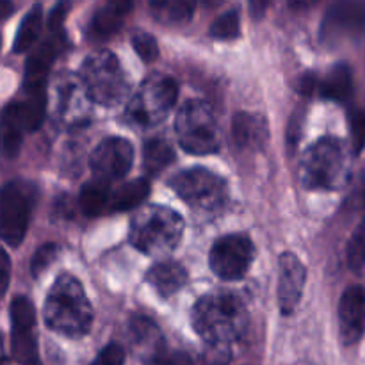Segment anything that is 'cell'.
Returning <instances> with one entry per match:
<instances>
[{
	"label": "cell",
	"instance_id": "1f68e13d",
	"mask_svg": "<svg viewBox=\"0 0 365 365\" xmlns=\"http://www.w3.org/2000/svg\"><path fill=\"white\" fill-rule=\"evenodd\" d=\"M57 253H59V248H57L56 242H46V245H41L38 250H36L34 257L31 260V273L32 277L38 278L50 264L56 260Z\"/></svg>",
	"mask_w": 365,
	"mask_h": 365
},
{
	"label": "cell",
	"instance_id": "836d02e7",
	"mask_svg": "<svg viewBox=\"0 0 365 365\" xmlns=\"http://www.w3.org/2000/svg\"><path fill=\"white\" fill-rule=\"evenodd\" d=\"M89 365H125L123 346L116 344V342L103 346L98 355H96V359Z\"/></svg>",
	"mask_w": 365,
	"mask_h": 365
},
{
	"label": "cell",
	"instance_id": "d6986e66",
	"mask_svg": "<svg viewBox=\"0 0 365 365\" xmlns=\"http://www.w3.org/2000/svg\"><path fill=\"white\" fill-rule=\"evenodd\" d=\"M232 135L241 148L257 150L266 145L269 132L262 118L248 113H237L232 121Z\"/></svg>",
	"mask_w": 365,
	"mask_h": 365
},
{
	"label": "cell",
	"instance_id": "e0dca14e",
	"mask_svg": "<svg viewBox=\"0 0 365 365\" xmlns=\"http://www.w3.org/2000/svg\"><path fill=\"white\" fill-rule=\"evenodd\" d=\"M134 9L132 2H109L100 7L89 21L88 34L93 39H106L120 31L125 16Z\"/></svg>",
	"mask_w": 365,
	"mask_h": 365
},
{
	"label": "cell",
	"instance_id": "30bf717a",
	"mask_svg": "<svg viewBox=\"0 0 365 365\" xmlns=\"http://www.w3.org/2000/svg\"><path fill=\"white\" fill-rule=\"evenodd\" d=\"M178 96L175 78L168 75H153L148 78L130 106V114L139 123L160 120L173 107Z\"/></svg>",
	"mask_w": 365,
	"mask_h": 365
},
{
	"label": "cell",
	"instance_id": "8992f818",
	"mask_svg": "<svg viewBox=\"0 0 365 365\" xmlns=\"http://www.w3.org/2000/svg\"><path fill=\"white\" fill-rule=\"evenodd\" d=\"M81 75L89 96L95 102L110 106L123 98L127 82L121 73L116 56H113L110 52L93 53L82 66Z\"/></svg>",
	"mask_w": 365,
	"mask_h": 365
},
{
	"label": "cell",
	"instance_id": "ac0fdd59",
	"mask_svg": "<svg viewBox=\"0 0 365 365\" xmlns=\"http://www.w3.org/2000/svg\"><path fill=\"white\" fill-rule=\"evenodd\" d=\"M187 280V271L173 260H164L152 266L146 273V282L159 292L163 298L175 294L184 287Z\"/></svg>",
	"mask_w": 365,
	"mask_h": 365
},
{
	"label": "cell",
	"instance_id": "74e56055",
	"mask_svg": "<svg viewBox=\"0 0 365 365\" xmlns=\"http://www.w3.org/2000/svg\"><path fill=\"white\" fill-rule=\"evenodd\" d=\"M2 267H0V274H2V278H0V287H2V294H6L7 287H9V257H7L6 252H2Z\"/></svg>",
	"mask_w": 365,
	"mask_h": 365
},
{
	"label": "cell",
	"instance_id": "8d00e7d4",
	"mask_svg": "<svg viewBox=\"0 0 365 365\" xmlns=\"http://www.w3.org/2000/svg\"><path fill=\"white\" fill-rule=\"evenodd\" d=\"M317 84H319V77L314 73H307L299 81V91L303 95H314V93H317Z\"/></svg>",
	"mask_w": 365,
	"mask_h": 365
},
{
	"label": "cell",
	"instance_id": "9c48e42d",
	"mask_svg": "<svg viewBox=\"0 0 365 365\" xmlns=\"http://www.w3.org/2000/svg\"><path fill=\"white\" fill-rule=\"evenodd\" d=\"M255 248L246 234H230L217 239L210 248V269L221 280H241L253 262Z\"/></svg>",
	"mask_w": 365,
	"mask_h": 365
},
{
	"label": "cell",
	"instance_id": "5bb4252c",
	"mask_svg": "<svg viewBox=\"0 0 365 365\" xmlns=\"http://www.w3.org/2000/svg\"><path fill=\"white\" fill-rule=\"evenodd\" d=\"M341 339L346 346H353L365 334V289L351 285L341 296L339 303Z\"/></svg>",
	"mask_w": 365,
	"mask_h": 365
},
{
	"label": "cell",
	"instance_id": "ffe728a7",
	"mask_svg": "<svg viewBox=\"0 0 365 365\" xmlns=\"http://www.w3.org/2000/svg\"><path fill=\"white\" fill-rule=\"evenodd\" d=\"M24 121H21L20 102H9L4 107L2 113V141L4 153L7 157H16L21 146V135H24Z\"/></svg>",
	"mask_w": 365,
	"mask_h": 365
},
{
	"label": "cell",
	"instance_id": "603a6c76",
	"mask_svg": "<svg viewBox=\"0 0 365 365\" xmlns=\"http://www.w3.org/2000/svg\"><path fill=\"white\" fill-rule=\"evenodd\" d=\"M11 353L20 365H41L34 330H11Z\"/></svg>",
	"mask_w": 365,
	"mask_h": 365
},
{
	"label": "cell",
	"instance_id": "83f0119b",
	"mask_svg": "<svg viewBox=\"0 0 365 365\" xmlns=\"http://www.w3.org/2000/svg\"><path fill=\"white\" fill-rule=\"evenodd\" d=\"M209 34L216 39H223V41H230V39L239 38V34H241V20H239L237 11L230 9L221 13L210 24Z\"/></svg>",
	"mask_w": 365,
	"mask_h": 365
},
{
	"label": "cell",
	"instance_id": "4316f807",
	"mask_svg": "<svg viewBox=\"0 0 365 365\" xmlns=\"http://www.w3.org/2000/svg\"><path fill=\"white\" fill-rule=\"evenodd\" d=\"M11 330H34L36 310L34 305L25 296H16L9 305Z\"/></svg>",
	"mask_w": 365,
	"mask_h": 365
},
{
	"label": "cell",
	"instance_id": "d4e9b609",
	"mask_svg": "<svg viewBox=\"0 0 365 365\" xmlns=\"http://www.w3.org/2000/svg\"><path fill=\"white\" fill-rule=\"evenodd\" d=\"M143 152H145V170L150 175H159L173 163V148L164 139H148Z\"/></svg>",
	"mask_w": 365,
	"mask_h": 365
},
{
	"label": "cell",
	"instance_id": "7402d4cb",
	"mask_svg": "<svg viewBox=\"0 0 365 365\" xmlns=\"http://www.w3.org/2000/svg\"><path fill=\"white\" fill-rule=\"evenodd\" d=\"M43 27V9L39 4L32 6L24 16V20L18 25V32L13 39V52L24 53L34 46L38 41L39 34H41Z\"/></svg>",
	"mask_w": 365,
	"mask_h": 365
},
{
	"label": "cell",
	"instance_id": "f546056e",
	"mask_svg": "<svg viewBox=\"0 0 365 365\" xmlns=\"http://www.w3.org/2000/svg\"><path fill=\"white\" fill-rule=\"evenodd\" d=\"M348 264L353 271L365 267V220L353 232L348 242Z\"/></svg>",
	"mask_w": 365,
	"mask_h": 365
},
{
	"label": "cell",
	"instance_id": "4dcf8cb0",
	"mask_svg": "<svg viewBox=\"0 0 365 365\" xmlns=\"http://www.w3.org/2000/svg\"><path fill=\"white\" fill-rule=\"evenodd\" d=\"M132 46H134L135 53L145 63H153L159 57V45H157L155 38L152 34H148V32H135L132 36Z\"/></svg>",
	"mask_w": 365,
	"mask_h": 365
},
{
	"label": "cell",
	"instance_id": "277c9868",
	"mask_svg": "<svg viewBox=\"0 0 365 365\" xmlns=\"http://www.w3.org/2000/svg\"><path fill=\"white\" fill-rule=\"evenodd\" d=\"M170 185L187 205L207 212L220 210L228 200L227 182L205 168L178 171Z\"/></svg>",
	"mask_w": 365,
	"mask_h": 365
},
{
	"label": "cell",
	"instance_id": "e575fe53",
	"mask_svg": "<svg viewBox=\"0 0 365 365\" xmlns=\"http://www.w3.org/2000/svg\"><path fill=\"white\" fill-rule=\"evenodd\" d=\"M228 362H230V351L227 349V346L210 344L209 351L202 359V365H227Z\"/></svg>",
	"mask_w": 365,
	"mask_h": 365
},
{
	"label": "cell",
	"instance_id": "52a82bcc",
	"mask_svg": "<svg viewBox=\"0 0 365 365\" xmlns=\"http://www.w3.org/2000/svg\"><path fill=\"white\" fill-rule=\"evenodd\" d=\"M342 148L337 139H319L310 146L302 159V180L310 189H334L335 182L341 178Z\"/></svg>",
	"mask_w": 365,
	"mask_h": 365
},
{
	"label": "cell",
	"instance_id": "484cf974",
	"mask_svg": "<svg viewBox=\"0 0 365 365\" xmlns=\"http://www.w3.org/2000/svg\"><path fill=\"white\" fill-rule=\"evenodd\" d=\"M46 110V95L45 91L27 93V98L20 102L21 121L25 130L36 132L43 125Z\"/></svg>",
	"mask_w": 365,
	"mask_h": 365
},
{
	"label": "cell",
	"instance_id": "4fadbf2b",
	"mask_svg": "<svg viewBox=\"0 0 365 365\" xmlns=\"http://www.w3.org/2000/svg\"><path fill=\"white\" fill-rule=\"evenodd\" d=\"M307 271L294 253H282L278 274V303L284 316H291L299 305L305 287Z\"/></svg>",
	"mask_w": 365,
	"mask_h": 365
},
{
	"label": "cell",
	"instance_id": "5b68a950",
	"mask_svg": "<svg viewBox=\"0 0 365 365\" xmlns=\"http://www.w3.org/2000/svg\"><path fill=\"white\" fill-rule=\"evenodd\" d=\"M177 135L185 152L196 155L217 152V127L209 103L200 100L185 103L177 116Z\"/></svg>",
	"mask_w": 365,
	"mask_h": 365
},
{
	"label": "cell",
	"instance_id": "7c38bea8",
	"mask_svg": "<svg viewBox=\"0 0 365 365\" xmlns=\"http://www.w3.org/2000/svg\"><path fill=\"white\" fill-rule=\"evenodd\" d=\"M365 29V4L335 2L328 7L321 21V41L331 45Z\"/></svg>",
	"mask_w": 365,
	"mask_h": 365
},
{
	"label": "cell",
	"instance_id": "7a4b0ae2",
	"mask_svg": "<svg viewBox=\"0 0 365 365\" xmlns=\"http://www.w3.org/2000/svg\"><path fill=\"white\" fill-rule=\"evenodd\" d=\"M192 324L196 334L202 335L209 344L227 346L245 331V307L232 294L207 296L196 303Z\"/></svg>",
	"mask_w": 365,
	"mask_h": 365
},
{
	"label": "cell",
	"instance_id": "f1b7e54d",
	"mask_svg": "<svg viewBox=\"0 0 365 365\" xmlns=\"http://www.w3.org/2000/svg\"><path fill=\"white\" fill-rule=\"evenodd\" d=\"M155 16L164 18L168 21H184L189 20L195 9V2L185 0H171V2H152Z\"/></svg>",
	"mask_w": 365,
	"mask_h": 365
},
{
	"label": "cell",
	"instance_id": "8fae6325",
	"mask_svg": "<svg viewBox=\"0 0 365 365\" xmlns=\"http://www.w3.org/2000/svg\"><path fill=\"white\" fill-rule=\"evenodd\" d=\"M132 160H134V148L130 141L123 138H107L93 150L89 164L96 180L106 184L125 177L130 171Z\"/></svg>",
	"mask_w": 365,
	"mask_h": 365
},
{
	"label": "cell",
	"instance_id": "d6a6232c",
	"mask_svg": "<svg viewBox=\"0 0 365 365\" xmlns=\"http://www.w3.org/2000/svg\"><path fill=\"white\" fill-rule=\"evenodd\" d=\"M349 134H351L353 152L360 153L365 146V113L353 109L349 113Z\"/></svg>",
	"mask_w": 365,
	"mask_h": 365
},
{
	"label": "cell",
	"instance_id": "ba28073f",
	"mask_svg": "<svg viewBox=\"0 0 365 365\" xmlns=\"http://www.w3.org/2000/svg\"><path fill=\"white\" fill-rule=\"evenodd\" d=\"M32 196L27 185L21 182H7L0 196V228L6 245H21L31 221Z\"/></svg>",
	"mask_w": 365,
	"mask_h": 365
},
{
	"label": "cell",
	"instance_id": "f35d334b",
	"mask_svg": "<svg viewBox=\"0 0 365 365\" xmlns=\"http://www.w3.org/2000/svg\"><path fill=\"white\" fill-rule=\"evenodd\" d=\"M11 11H13V4L7 2V0H4V2H2V11H0V14H2L4 18H7L11 14Z\"/></svg>",
	"mask_w": 365,
	"mask_h": 365
},
{
	"label": "cell",
	"instance_id": "6da1fadb",
	"mask_svg": "<svg viewBox=\"0 0 365 365\" xmlns=\"http://www.w3.org/2000/svg\"><path fill=\"white\" fill-rule=\"evenodd\" d=\"M91 305L81 282L63 274L50 289L45 303V321L50 330L66 337H82L91 324Z\"/></svg>",
	"mask_w": 365,
	"mask_h": 365
},
{
	"label": "cell",
	"instance_id": "2e32d148",
	"mask_svg": "<svg viewBox=\"0 0 365 365\" xmlns=\"http://www.w3.org/2000/svg\"><path fill=\"white\" fill-rule=\"evenodd\" d=\"M353 91H355L353 71L346 63H337L331 66L317 84V95L331 102H346L351 98Z\"/></svg>",
	"mask_w": 365,
	"mask_h": 365
},
{
	"label": "cell",
	"instance_id": "ab89813d",
	"mask_svg": "<svg viewBox=\"0 0 365 365\" xmlns=\"http://www.w3.org/2000/svg\"><path fill=\"white\" fill-rule=\"evenodd\" d=\"M362 202H364V207H365V177H364V184H362Z\"/></svg>",
	"mask_w": 365,
	"mask_h": 365
},
{
	"label": "cell",
	"instance_id": "9a60e30c",
	"mask_svg": "<svg viewBox=\"0 0 365 365\" xmlns=\"http://www.w3.org/2000/svg\"><path fill=\"white\" fill-rule=\"evenodd\" d=\"M66 41L64 38L46 39L45 43L36 46L31 56L25 61V73H24V89L25 93L45 91L46 77L52 68L53 61L57 59L61 52V46Z\"/></svg>",
	"mask_w": 365,
	"mask_h": 365
},
{
	"label": "cell",
	"instance_id": "3957f363",
	"mask_svg": "<svg viewBox=\"0 0 365 365\" xmlns=\"http://www.w3.org/2000/svg\"><path fill=\"white\" fill-rule=\"evenodd\" d=\"M182 237V220L164 207H148L134 217L130 242L148 255L170 252Z\"/></svg>",
	"mask_w": 365,
	"mask_h": 365
},
{
	"label": "cell",
	"instance_id": "cb8c5ba5",
	"mask_svg": "<svg viewBox=\"0 0 365 365\" xmlns=\"http://www.w3.org/2000/svg\"><path fill=\"white\" fill-rule=\"evenodd\" d=\"M109 191H107L106 184L100 180L89 182L81 189L78 195V205H81L82 212L89 217L100 216L106 209H109Z\"/></svg>",
	"mask_w": 365,
	"mask_h": 365
},
{
	"label": "cell",
	"instance_id": "44dd1931",
	"mask_svg": "<svg viewBox=\"0 0 365 365\" xmlns=\"http://www.w3.org/2000/svg\"><path fill=\"white\" fill-rule=\"evenodd\" d=\"M150 195V182L146 178H135L121 185L113 196H110L109 210L110 212H125L141 205Z\"/></svg>",
	"mask_w": 365,
	"mask_h": 365
},
{
	"label": "cell",
	"instance_id": "d590c367",
	"mask_svg": "<svg viewBox=\"0 0 365 365\" xmlns=\"http://www.w3.org/2000/svg\"><path fill=\"white\" fill-rule=\"evenodd\" d=\"M68 9H70V4L68 2H57L56 6L52 7V11L48 13V20H46L50 31L52 32L61 31L64 18H66V14H68Z\"/></svg>",
	"mask_w": 365,
	"mask_h": 365
}]
</instances>
